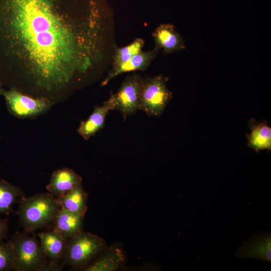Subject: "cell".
I'll return each mask as SVG.
<instances>
[{
  "mask_svg": "<svg viewBox=\"0 0 271 271\" xmlns=\"http://www.w3.org/2000/svg\"><path fill=\"white\" fill-rule=\"evenodd\" d=\"M124 256L122 250L114 246L110 247L100 257L85 268L86 271H113L123 262Z\"/></svg>",
  "mask_w": 271,
  "mask_h": 271,
  "instance_id": "cell-17",
  "label": "cell"
},
{
  "mask_svg": "<svg viewBox=\"0 0 271 271\" xmlns=\"http://www.w3.org/2000/svg\"><path fill=\"white\" fill-rule=\"evenodd\" d=\"M23 197L24 193L19 187L0 180V214L10 213L14 203Z\"/></svg>",
  "mask_w": 271,
  "mask_h": 271,
  "instance_id": "cell-18",
  "label": "cell"
},
{
  "mask_svg": "<svg viewBox=\"0 0 271 271\" xmlns=\"http://www.w3.org/2000/svg\"><path fill=\"white\" fill-rule=\"evenodd\" d=\"M8 230V220L0 218V241L7 237Z\"/></svg>",
  "mask_w": 271,
  "mask_h": 271,
  "instance_id": "cell-21",
  "label": "cell"
},
{
  "mask_svg": "<svg viewBox=\"0 0 271 271\" xmlns=\"http://www.w3.org/2000/svg\"><path fill=\"white\" fill-rule=\"evenodd\" d=\"M1 94L3 95L10 112L19 117L39 115L51 106L50 100L46 97L34 98L16 89H3Z\"/></svg>",
  "mask_w": 271,
  "mask_h": 271,
  "instance_id": "cell-7",
  "label": "cell"
},
{
  "mask_svg": "<svg viewBox=\"0 0 271 271\" xmlns=\"http://www.w3.org/2000/svg\"><path fill=\"white\" fill-rule=\"evenodd\" d=\"M41 246L48 258L56 263V261L63 257L68 240L58 232H41L38 234Z\"/></svg>",
  "mask_w": 271,
  "mask_h": 271,
  "instance_id": "cell-12",
  "label": "cell"
},
{
  "mask_svg": "<svg viewBox=\"0 0 271 271\" xmlns=\"http://www.w3.org/2000/svg\"><path fill=\"white\" fill-rule=\"evenodd\" d=\"M156 46L166 54H170L185 48V42L174 26L163 24L156 28L152 34Z\"/></svg>",
  "mask_w": 271,
  "mask_h": 271,
  "instance_id": "cell-10",
  "label": "cell"
},
{
  "mask_svg": "<svg viewBox=\"0 0 271 271\" xmlns=\"http://www.w3.org/2000/svg\"><path fill=\"white\" fill-rule=\"evenodd\" d=\"M238 258H253L263 261L271 260V235L270 232L255 233L244 241L236 250Z\"/></svg>",
  "mask_w": 271,
  "mask_h": 271,
  "instance_id": "cell-8",
  "label": "cell"
},
{
  "mask_svg": "<svg viewBox=\"0 0 271 271\" xmlns=\"http://www.w3.org/2000/svg\"><path fill=\"white\" fill-rule=\"evenodd\" d=\"M145 42L141 38H137L130 44L117 48L112 59V68L124 63L133 56L142 51Z\"/></svg>",
  "mask_w": 271,
  "mask_h": 271,
  "instance_id": "cell-19",
  "label": "cell"
},
{
  "mask_svg": "<svg viewBox=\"0 0 271 271\" xmlns=\"http://www.w3.org/2000/svg\"><path fill=\"white\" fill-rule=\"evenodd\" d=\"M143 81L144 78L138 74L126 77L117 92L112 94L106 100L111 110H119L124 119L134 114L139 109Z\"/></svg>",
  "mask_w": 271,
  "mask_h": 271,
  "instance_id": "cell-6",
  "label": "cell"
},
{
  "mask_svg": "<svg viewBox=\"0 0 271 271\" xmlns=\"http://www.w3.org/2000/svg\"><path fill=\"white\" fill-rule=\"evenodd\" d=\"M19 201L20 222L27 232L53 224L61 208L57 198L50 193L23 197Z\"/></svg>",
  "mask_w": 271,
  "mask_h": 271,
  "instance_id": "cell-2",
  "label": "cell"
},
{
  "mask_svg": "<svg viewBox=\"0 0 271 271\" xmlns=\"http://www.w3.org/2000/svg\"><path fill=\"white\" fill-rule=\"evenodd\" d=\"M106 246L105 241L99 236L82 231L68 240L63 258L66 264L73 267H82Z\"/></svg>",
  "mask_w": 271,
  "mask_h": 271,
  "instance_id": "cell-4",
  "label": "cell"
},
{
  "mask_svg": "<svg viewBox=\"0 0 271 271\" xmlns=\"http://www.w3.org/2000/svg\"><path fill=\"white\" fill-rule=\"evenodd\" d=\"M14 253L11 240L0 241V271L13 270Z\"/></svg>",
  "mask_w": 271,
  "mask_h": 271,
  "instance_id": "cell-20",
  "label": "cell"
},
{
  "mask_svg": "<svg viewBox=\"0 0 271 271\" xmlns=\"http://www.w3.org/2000/svg\"><path fill=\"white\" fill-rule=\"evenodd\" d=\"M2 90H3V88L2 87V84H1V83L0 82V94H1V92L2 91Z\"/></svg>",
  "mask_w": 271,
  "mask_h": 271,
  "instance_id": "cell-22",
  "label": "cell"
},
{
  "mask_svg": "<svg viewBox=\"0 0 271 271\" xmlns=\"http://www.w3.org/2000/svg\"><path fill=\"white\" fill-rule=\"evenodd\" d=\"M250 133L247 136L248 145L255 152L271 150V128L265 121L250 123Z\"/></svg>",
  "mask_w": 271,
  "mask_h": 271,
  "instance_id": "cell-16",
  "label": "cell"
},
{
  "mask_svg": "<svg viewBox=\"0 0 271 271\" xmlns=\"http://www.w3.org/2000/svg\"><path fill=\"white\" fill-rule=\"evenodd\" d=\"M83 222V216L61 208L53 223V230L69 240L82 231Z\"/></svg>",
  "mask_w": 271,
  "mask_h": 271,
  "instance_id": "cell-13",
  "label": "cell"
},
{
  "mask_svg": "<svg viewBox=\"0 0 271 271\" xmlns=\"http://www.w3.org/2000/svg\"><path fill=\"white\" fill-rule=\"evenodd\" d=\"M106 0H0V82L24 78L46 92L66 88L100 60Z\"/></svg>",
  "mask_w": 271,
  "mask_h": 271,
  "instance_id": "cell-1",
  "label": "cell"
},
{
  "mask_svg": "<svg viewBox=\"0 0 271 271\" xmlns=\"http://www.w3.org/2000/svg\"><path fill=\"white\" fill-rule=\"evenodd\" d=\"M111 110L106 101L102 105L95 107L89 117L81 122L77 129L78 133L85 140H88L103 127L105 117Z\"/></svg>",
  "mask_w": 271,
  "mask_h": 271,
  "instance_id": "cell-15",
  "label": "cell"
},
{
  "mask_svg": "<svg viewBox=\"0 0 271 271\" xmlns=\"http://www.w3.org/2000/svg\"><path fill=\"white\" fill-rule=\"evenodd\" d=\"M56 198L61 208L84 217L87 210L88 194L81 184Z\"/></svg>",
  "mask_w": 271,
  "mask_h": 271,
  "instance_id": "cell-14",
  "label": "cell"
},
{
  "mask_svg": "<svg viewBox=\"0 0 271 271\" xmlns=\"http://www.w3.org/2000/svg\"><path fill=\"white\" fill-rule=\"evenodd\" d=\"M82 182L81 176L74 171L67 168H63L53 173L46 189L56 198L82 184Z\"/></svg>",
  "mask_w": 271,
  "mask_h": 271,
  "instance_id": "cell-11",
  "label": "cell"
},
{
  "mask_svg": "<svg viewBox=\"0 0 271 271\" xmlns=\"http://www.w3.org/2000/svg\"><path fill=\"white\" fill-rule=\"evenodd\" d=\"M14 253L13 270H59L55 263L48 261L39 240L35 235L16 233L10 239Z\"/></svg>",
  "mask_w": 271,
  "mask_h": 271,
  "instance_id": "cell-3",
  "label": "cell"
},
{
  "mask_svg": "<svg viewBox=\"0 0 271 271\" xmlns=\"http://www.w3.org/2000/svg\"><path fill=\"white\" fill-rule=\"evenodd\" d=\"M160 50L155 46L153 49L146 52L141 51L124 63L111 68L107 76L102 81L101 85H107L113 78L122 73L136 71H144L149 67Z\"/></svg>",
  "mask_w": 271,
  "mask_h": 271,
  "instance_id": "cell-9",
  "label": "cell"
},
{
  "mask_svg": "<svg viewBox=\"0 0 271 271\" xmlns=\"http://www.w3.org/2000/svg\"><path fill=\"white\" fill-rule=\"evenodd\" d=\"M168 78L162 75L144 78L139 102V109L149 116H160L172 98L168 89Z\"/></svg>",
  "mask_w": 271,
  "mask_h": 271,
  "instance_id": "cell-5",
  "label": "cell"
}]
</instances>
